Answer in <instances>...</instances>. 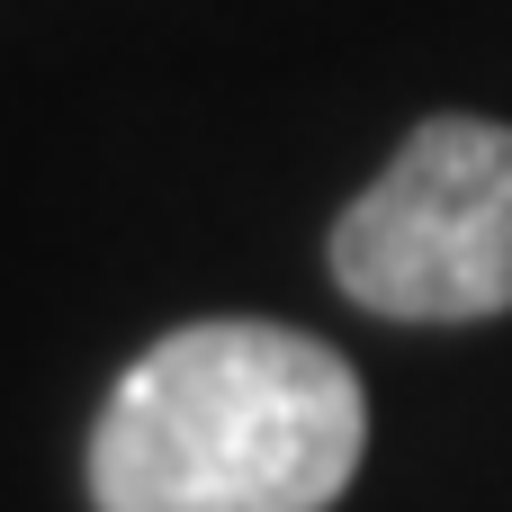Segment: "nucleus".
<instances>
[{
  "mask_svg": "<svg viewBox=\"0 0 512 512\" xmlns=\"http://www.w3.org/2000/svg\"><path fill=\"white\" fill-rule=\"evenodd\" d=\"M333 288L387 324L512 315V126L423 117L396 162L333 216Z\"/></svg>",
  "mask_w": 512,
  "mask_h": 512,
  "instance_id": "f03ea898",
  "label": "nucleus"
},
{
  "mask_svg": "<svg viewBox=\"0 0 512 512\" xmlns=\"http://www.w3.org/2000/svg\"><path fill=\"white\" fill-rule=\"evenodd\" d=\"M369 459L360 369L261 315H207L126 360L90 423V512H333Z\"/></svg>",
  "mask_w": 512,
  "mask_h": 512,
  "instance_id": "f257e3e1",
  "label": "nucleus"
}]
</instances>
